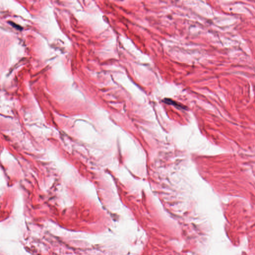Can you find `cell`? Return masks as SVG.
<instances>
[{
    "instance_id": "cell-1",
    "label": "cell",
    "mask_w": 255,
    "mask_h": 255,
    "mask_svg": "<svg viewBox=\"0 0 255 255\" xmlns=\"http://www.w3.org/2000/svg\"><path fill=\"white\" fill-rule=\"evenodd\" d=\"M163 102H164L165 104H168V105H171L176 107V108H179V109H186V107H185L184 105H182L180 103L177 102L176 101H175L171 99H169V98H165L164 99H163Z\"/></svg>"
}]
</instances>
